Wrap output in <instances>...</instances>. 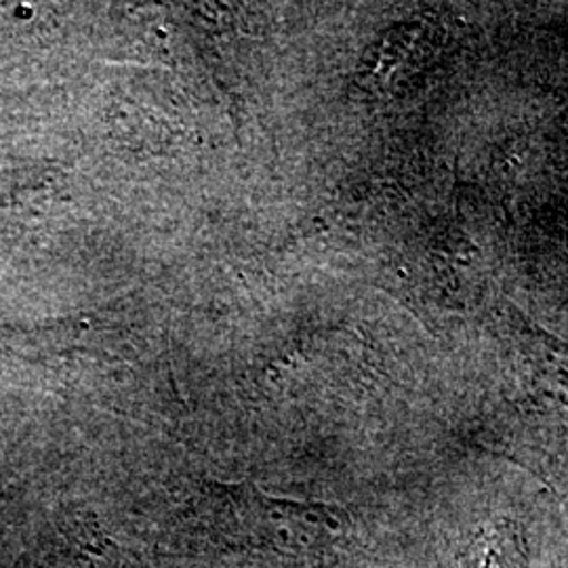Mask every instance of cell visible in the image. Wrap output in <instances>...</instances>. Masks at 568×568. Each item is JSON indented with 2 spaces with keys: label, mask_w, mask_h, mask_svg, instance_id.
<instances>
[{
  "label": "cell",
  "mask_w": 568,
  "mask_h": 568,
  "mask_svg": "<svg viewBox=\"0 0 568 568\" xmlns=\"http://www.w3.org/2000/svg\"><path fill=\"white\" fill-rule=\"evenodd\" d=\"M525 549L520 535L508 523H497L478 535L457 568H523Z\"/></svg>",
  "instance_id": "6da1fadb"
}]
</instances>
